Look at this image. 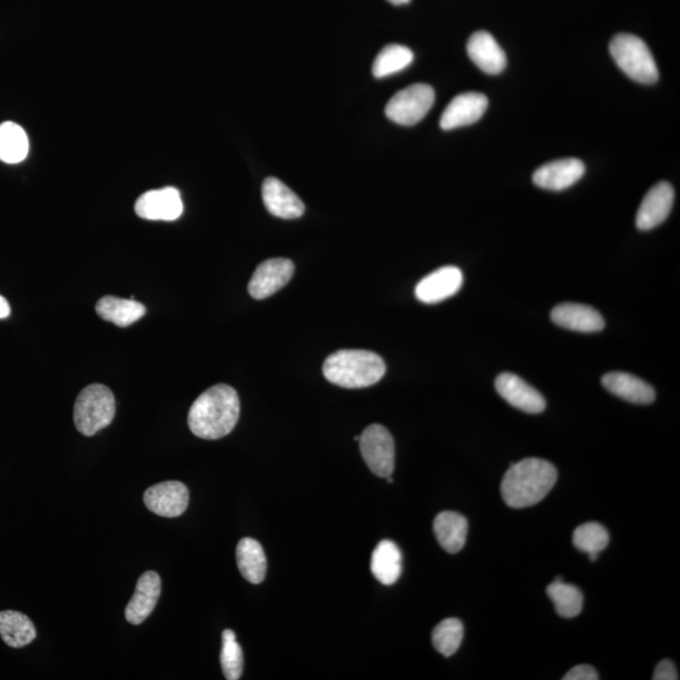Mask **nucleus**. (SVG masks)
<instances>
[{"label":"nucleus","instance_id":"1","mask_svg":"<svg viewBox=\"0 0 680 680\" xmlns=\"http://www.w3.org/2000/svg\"><path fill=\"white\" fill-rule=\"evenodd\" d=\"M240 408L235 388L227 385L208 388L189 410V429L204 440L222 439L235 429Z\"/></svg>","mask_w":680,"mask_h":680},{"label":"nucleus","instance_id":"2","mask_svg":"<svg viewBox=\"0 0 680 680\" xmlns=\"http://www.w3.org/2000/svg\"><path fill=\"white\" fill-rule=\"evenodd\" d=\"M557 470L550 461L529 458L513 464L505 473L502 488L504 503L510 508L532 507L542 502L557 482Z\"/></svg>","mask_w":680,"mask_h":680},{"label":"nucleus","instance_id":"3","mask_svg":"<svg viewBox=\"0 0 680 680\" xmlns=\"http://www.w3.org/2000/svg\"><path fill=\"white\" fill-rule=\"evenodd\" d=\"M323 373L333 385L354 390L380 382L386 373V363L377 353L342 349L330 354L324 362Z\"/></svg>","mask_w":680,"mask_h":680},{"label":"nucleus","instance_id":"4","mask_svg":"<svg viewBox=\"0 0 680 680\" xmlns=\"http://www.w3.org/2000/svg\"><path fill=\"white\" fill-rule=\"evenodd\" d=\"M610 53L616 65L631 80L652 85L659 79L657 63L643 40L634 34L620 33L610 42Z\"/></svg>","mask_w":680,"mask_h":680},{"label":"nucleus","instance_id":"5","mask_svg":"<svg viewBox=\"0 0 680 680\" xmlns=\"http://www.w3.org/2000/svg\"><path fill=\"white\" fill-rule=\"evenodd\" d=\"M116 402L110 388L90 385L76 398L74 421L76 429L85 436H94L113 422Z\"/></svg>","mask_w":680,"mask_h":680},{"label":"nucleus","instance_id":"6","mask_svg":"<svg viewBox=\"0 0 680 680\" xmlns=\"http://www.w3.org/2000/svg\"><path fill=\"white\" fill-rule=\"evenodd\" d=\"M435 91L430 85L415 84L398 91L386 106L387 118L398 125L420 123L434 106Z\"/></svg>","mask_w":680,"mask_h":680},{"label":"nucleus","instance_id":"7","mask_svg":"<svg viewBox=\"0 0 680 680\" xmlns=\"http://www.w3.org/2000/svg\"><path fill=\"white\" fill-rule=\"evenodd\" d=\"M359 449L374 475L388 478L395 470V441L382 425H371L359 437Z\"/></svg>","mask_w":680,"mask_h":680},{"label":"nucleus","instance_id":"8","mask_svg":"<svg viewBox=\"0 0 680 680\" xmlns=\"http://www.w3.org/2000/svg\"><path fill=\"white\" fill-rule=\"evenodd\" d=\"M135 213L148 221H176L183 213L181 192L165 187L144 193L135 203Z\"/></svg>","mask_w":680,"mask_h":680},{"label":"nucleus","instance_id":"9","mask_svg":"<svg viewBox=\"0 0 680 680\" xmlns=\"http://www.w3.org/2000/svg\"><path fill=\"white\" fill-rule=\"evenodd\" d=\"M295 266L288 259H270L257 266L250 280L249 293L256 300H264L289 284Z\"/></svg>","mask_w":680,"mask_h":680},{"label":"nucleus","instance_id":"10","mask_svg":"<svg viewBox=\"0 0 680 680\" xmlns=\"http://www.w3.org/2000/svg\"><path fill=\"white\" fill-rule=\"evenodd\" d=\"M144 503L159 517L182 516L189 504L188 488L181 482L155 484L144 493Z\"/></svg>","mask_w":680,"mask_h":680},{"label":"nucleus","instance_id":"11","mask_svg":"<svg viewBox=\"0 0 680 680\" xmlns=\"http://www.w3.org/2000/svg\"><path fill=\"white\" fill-rule=\"evenodd\" d=\"M495 388L510 406L527 414H541L546 410V400L536 388L529 386L526 381L513 373L499 374L495 380Z\"/></svg>","mask_w":680,"mask_h":680},{"label":"nucleus","instance_id":"12","mask_svg":"<svg viewBox=\"0 0 680 680\" xmlns=\"http://www.w3.org/2000/svg\"><path fill=\"white\" fill-rule=\"evenodd\" d=\"M464 283L459 267L445 266L431 272L416 286V298L425 304H437L454 296Z\"/></svg>","mask_w":680,"mask_h":680},{"label":"nucleus","instance_id":"13","mask_svg":"<svg viewBox=\"0 0 680 680\" xmlns=\"http://www.w3.org/2000/svg\"><path fill=\"white\" fill-rule=\"evenodd\" d=\"M489 105L488 97L479 92H465L451 100L441 115L442 130H454L482 119Z\"/></svg>","mask_w":680,"mask_h":680},{"label":"nucleus","instance_id":"14","mask_svg":"<svg viewBox=\"0 0 680 680\" xmlns=\"http://www.w3.org/2000/svg\"><path fill=\"white\" fill-rule=\"evenodd\" d=\"M674 203V189L668 182H660L650 189L641 202L636 226L641 231L653 230L667 220Z\"/></svg>","mask_w":680,"mask_h":680},{"label":"nucleus","instance_id":"15","mask_svg":"<svg viewBox=\"0 0 680 680\" xmlns=\"http://www.w3.org/2000/svg\"><path fill=\"white\" fill-rule=\"evenodd\" d=\"M586 172L580 159L555 160L539 167L533 174V183L547 191H563L580 181Z\"/></svg>","mask_w":680,"mask_h":680},{"label":"nucleus","instance_id":"16","mask_svg":"<svg viewBox=\"0 0 680 680\" xmlns=\"http://www.w3.org/2000/svg\"><path fill=\"white\" fill-rule=\"evenodd\" d=\"M162 594V580L157 572L148 571L140 576L133 597L125 609V619L130 624L140 625L147 620L158 604Z\"/></svg>","mask_w":680,"mask_h":680},{"label":"nucleus","instance_id":"17","mask_svg":"<svg viewBox=\"0 0 680 680\" xmlns=\"http://www.w3.org/2000/svg\"><path fill=\"white\" fill-rule=\"evenodd\" d=\"M262 199L272 216L295 220L304 215L303 201L278 178L269 177L262 184Z\"/></svg>","mask_w":680,"mask_h":680},{"label":"nucleus","instance_id":"18","mask_svg":"<svg viewBox=\"0 0 680 680\" xmlns=\"http://www.w3.org/2000/svg\"><path fill=\"white\" fill-rule=\"evenodd\" d=\"M466 50H468L470 60L485 74H502L507 66L505 52L489 32L479 31L471 34Z\"/></svg>","mask_w":680,"mask_h":680},{"label":"nucleus","instance_id":"19","mask_svg":"<svg viewBox=\"0 0 680 680\" xmlns=\"http://www.w3.org/2000/svg\"><path fill=\"white\" fill-rule=\"evenodd\" d=\"M552 322L558 327L573 332L595 333L605 328V320L596 309L589 305L563 303L551 313Z\"/></svg>","mask_w":680,"mask_h":680},{"label":"nucleus","instance_id":"20","mask_svg":"<svg viewBox=\"0 0 680 680\" xmlns=\"http://www.w3.org/2000/svg\"><path fill=\"white\" fill-rule=\"evenodd\" d=\"M602 385L612 395L623 400L635 403V405H649L655 400V391L649 383H646L633 374L624 372H610L602 377Z\"/></svg>","mask_w":680,"mask_h":680},{"label":"nucleus","instance_id":"21","mask_svg":"<svg viewBox=\"0 0 680 680\" xmlns=\"http://www.w3.org/2000/svg\"><path fill=\"white\" fill-rule=\"evenodd\" d=\"M468 531V519L459 513L442 512L435 518V536L446 552L458 553L463 550Z\"/></svg>","mask_w":680,"mask_h":680},{"label":"nucleus","instance_id":"22","mask_svg":"<svg viewBox=\"0 0 680 680\" xmlns=\"http://www.w3.org/2000/svg\"><path fill=\"white\" fill-rule=\"evenodd\" d=\"M96 313L106 322L125 328L143 318L147 309L133 298L120 299L115 296H104L96 304Z\"/></svg>","mask_w":680,"mask_h":680},{"label":"nucleus","instance_id":"23","mask_svg":"<svg viewBox=\"0 0 680 680\" xmlns=\"http://www.w3.org/2000/svg\"><path fill=\"white\" fill-rule=\"evenodd\" d=\"M237 567L245 580L259 585L265 580L267 561L261 544L254 538L241 539L236 548Z\"/></svg>","mask_w":680,"mask_h":680},{"label":"nucleus","instance_id":"24","mask_svg":"<svg viewBox=\"0 0 680 680\" xmlns=\"http://www.w3.org/2000/svg\"><path fill=\"white\" fill-rule=\"evenodd\" d=\"M371 571L381 584H396L402 572V555L400 548L392 541L378 543L371 558Z\"/></svg>","mask_w":680,"mask_h":680},{"label":"nucleus","instance_id":"25","mask_svg":"<svg viewBox=\"0 0 680 680\" xmlns=\"http://www.w3.org/2000/svg\"><path fill=\"white\" fill-rule=\"evenodd\" d=\"M37 631L32 620L18 611L0 612V638L11 648H24L36 639Z\"/></svg>","mask_w":680,"mask_h":680},{"label":"nucleus","instance_id":"26","mask_svg":"<svg viewBox=\"0 0 680 680\" xmlns=\"http://www.w3.org/2000/svg\"><path fill=\"white\" fill-rule=\"evenodd\" d=\"M29 140L26 131L12 121L0 124V160L18 164L27 158Z\"/></svg>","mask_w":680,"mask_h":680},{"label":"nucleus","instance_id":"27","mask_svg":"<svg viewBox=\"0 0 680 680\" xmlns=\"http://www.w3.org/2000/svg\"><path fill=\"white\" fill-rule=\"evenodd\" d=\"M547 594L555 605L557 614L565 619L575 618L584 607V595L578 587L565 584L561 577L548 586Z\"/></svg>","mask_w":680,"mask_h":680},{"label":"nucleus","instance_id":"28","mask_svg":"<svg viewBox=\"0 0 680 680\" xmlns=\"http://www.w3.org/2000/svg\"><path fill=\"white\" fill-rule=\"evenodd\" d=\"M414 61V53L402 45H388L378 53L373 62L372 72L377 79L397 74Z\"/></svg>","mask_w":680,"mask_h":680},{"label":"nucleus","instance_id":"29","mask_svg":"<svg viewBox=\"0 0 680 680\" xmlns=\"http://www.w3.org/2000/svg\"><path fill=\"white\" fill-rule=\"evenodd\" d=\"M464 638V625L459 619L442 620L432 631V644L444 657H451L458 652Z\"/></svg>","mask_w":680,"mask_h":680},{"label":"nucleus","instance_id":"30","mask_svg":"<svg viewBox=\"0 0 680 680\" xmlns=\"http://www.w3.org/2000/svg\"><path fill=\"white\" fill-rule=\"evenodd\" d=\"M610 542L609 532L601 524L590 522L582 524L573 532V544L587 555H599Z\"/></svg>","mask_w":680,"mask_h":680},{"label":"nucleus","instance_id":"31","mask_svg":"<svg viewBox=\"0 0 680 680\" xmlns=\"http://www.w3.org/2000/svg\"><path fill=\"white\" fill-rule=\"evenodd\" d=\"M221 665L227 680H238L244 672V653L230 629L222 634Z\"/></svg>","mask_w":680,"mask_h":680},{"label":"nucleus","instance_id":"32","mask_svg":"<svg viewBox=\"0 0 680 680\" xmlns=\"http://www.w3.org/2000/svg\"><path fill=\"white\" fill-rule=\"evenodd\" d=\"M599 674L596 670L591 667V665H577V667L572 668L568 672L563 680H597L599 679Z\"/></svg>","mask_w":680,"mask_h":680},{"label":"nucleus","instance_id":"33","mask_svg":"<svg viewBox=\"0 0 680 680\" xmlns=\"http://www.w3.org/2000/svg\"><path fill=\"white\" fill-rule=\"evenodd\" d=\"M654 680H678L679 675H678V670L675 668V665L673 662H670V660L665 659L662 660L657 665V668H655V672L653 675Z\"/></svg>","mask_w":680,"mask_h":680},{"label":"nucleus","instance_id":"34","mask_svg":"<svg viewBox=\"0 0 680 680\" xmlns=\"http://www.w3.org/2000/svg\"><path fill=\"white\" fill-rule=\"evenodd\" d=\"M11 314V306H9L8 301L0 295V319H6Z\"/></svg>","mask_w":680,"mask_h":680},{"label":"nucleus","instance_id":"35","mask_svg":"<svg viewBox=\"0 0 680 680\" xmlns=\"http://www.w3.org/2000/svg\"><path fill=\"white\" fill-rule=\"evenodd\" d=\"M388 2L395 4V6H402V4L410 3L411 0H388Z\"/></svg>","mask_w":680,"mask_h":680},{"label":"nucleus","instance_id":"36","mask_svg":"<svg viewBox=\"0 0 680 680\" xmlns=\"http://www.w3.org/2000/svg\"><path fill=\"white\" fill-rule=\"evenodd\" d=\"M359 437H361V436L354 437V440L359 441Z\"/></svg>","mask_w":680,"mask_h":680}]
</instances>
